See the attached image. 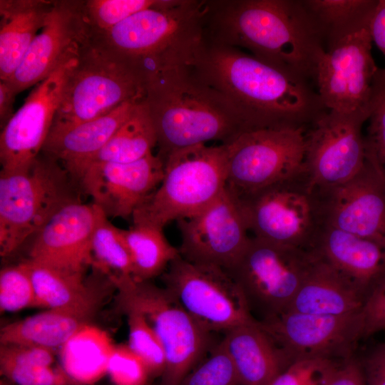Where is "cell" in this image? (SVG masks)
<instances>
[{"label": "cell", "instance_id": "6da1fadb", "mask_svg": "<svg viewBox=\"0 0 385 385\" xmlns=\"http://www.w3.org/2000/svg\"><path fill=\"white\" fill-rule=\"evenodd\" d=\"M204 38L311 82L326 51L302 0H206Z\"/></svg>", "mask_w": 385, "mask_h": 385}, {"label": "cell", "instance_id": "7a4b0ae2", "mask_svg": "<svg viewBox=\"0 0 385 385\" xmlns=\"http://www.w3.org/2000/svg\"><path fill=\"white\" fill-rule=\"evenodd\" d=\"M191 66L235 105L247 131L308 129L327 111L311 81L291 76L235 47L204 38Z\"/></svg>", "mask_w": 385, "mask_h": 385}, {"label": "cell", "instance_id": "3957f363", "mask_svg": "<svg viewBox=\"0 0 385 385\" xmlns=\"http://www.w3.org/2000/svg\"><path fill=\"white\" fill-rule=\"evenodd\" d=\"M143 101L163 163L178 150L210 141L228 144L247 131L235 105L192 66L148 76Z\"/></svg>", "mask_w": 385, "mask_h": 385}, {"label": "cell", "instance_id": "277c9868", "mask_svg": "<svg viewBox=\"0 0 385 385\" xmlns=\"http://www.w3.org/2000/svg\"><path fill=\"white\" fill-rule=\"evenodd\" d=\"M206 0H158L111 29L93 34L148 76L191 66L204 41Z\"/></svg>", "mask_w": 385, "mask_h": 385}, {"label": "cell", "instance_id": "5b68a950", "mask_svg": "<svg viewBox=\"0 0 385 385\" xmlns=\"http://www.w3.org/2000/svg\"><path fill=\"white\" fill-rule=\"evenodd\" d=\"M145 83V73L134 60L91 34L68 77L50 133L101 117L125 102L143 99Z\"/></svg>", "mask_w": 385, "mask_h": 385}, {"label": "cell", "instance_id": "8992f818", "mask_svg": "<svg viewBox=\"0 0 385 385\" xmlns=\"http://www.w3.org/2000/svg\"><path fill=\"white\" fill-rule=\"evenodd\" d=\"M227 165L225 144H200L173 152L164 161L160 184L135 210L133 224L163 230L202 210L225 190Z\"/></svg>", "mask_w": 385, "mask_h": 385}, {"label": "cell", "instance_id": "52a82bcc", "mask_svg": "<svg viewBox=\"0 0 385 385\" xmlns=\"http://www.w3.org/2000/svg\"><path fill=\"white\" fill-rule=\"evenodd\" d=\"M68 172L38 155L26 169L0 173V255L6 257L65 205L78 200Z\"/></svg>", "mask_w": 385, "mask_h": 385}, {"label": "cell", "instance_id": "ba28073f", "mask_svg": "<svg viewBox=\"0 0 385 385\" xmlns=\"http://www.w3.org/2000/svg\"><path fill=\"white\" fill-rule=\"evenodd\" d=\"M115 307L141 313L159 337L166 365L160 385H178L215 346L212 333L199 324L165 287L150 281L139 282L130 275H112Z\"/></svg>", "mask_w": 385, "mask_h": 385}, {"label": "cell", "instance_id": "9c48e42d", "mask_svg": "<svg viewBox=\"0 0 385 385\" xmlns=\"http://www.w3.org/2000/svg\"><path fill=\"white\" fill-rule=\"evenodd\" d=\"M314 259L311 250L251 237L226 270L240 287L258 321L287 312Z\"/></svg>", "mask_w": 385, "mask_h": 385}, {"label": "cell", "instance_id": "30bf717a", "mask_svg": "<svg viewBox=\"0 0 385 385\" xmlns=\"http://www.w3.org/2000/svg\"><path fill=\"white\" fill-rule=\"evenodd\" d=\"M235 197L254 237L310 250L322 219L317 190L305 171Z\"/></svg>", "mask_w": 385, "mask_h": 385}, {"label": "cell", "instance_id": "8fae6325", "mask_svg": "<svg viewBox=\"0 0 385 385\" xmlns=\"http://www.w3.org/2000/svg\"><path fill=\"white\" fill-rule=\"evenodd\" d=\"M303 128H262L240 134L227 148V190L247 195L304 171Z\"/></svg>", "mask_w": 385, "mask_h": 385}, {"label": "cell", "instance_id": "7c38bea8", "mask_svg": "<svg viewBox=\"0 0 385 385\" xmlns=\"http://www.w3.org/2000/svg\"><path fill=\"white\" fill-rule=\"evenodd\" d=\"M162 275L164 287L211 333L225 334L258 321L238 285L221 267L192 263L179 255Z\"/></svg>", "mask_w": 385, "mask_h": 385}, {"label": "cell", "instance_id": "4fadbf2b", "mask_svg": "<svg viewBox=\"0 0 385 385\" xmlns=\"http://www.w3.org/2000/svg\"><path fill=\"white\" fill-rule=\"evenodd\" d=\"M369 116V108L327 110L307 130L304 171L313 188L343 184L360 171L366 158L362 127Z\"/></svg>", "mask_w": 385, "mask_h": 385}, {"label": "cell", "instance_id": "5bb4252c", "mask_svg": "<svg viewBox=\"0 0 385 385\" xmlns=\"http://www.w3.org/2000/svg\"><path fill=\"white\" fill-rule=\"evenodd\" d=\"M366 140V158L347 182L316 188L322 224L374 240L385 247V169Z\"/></svg>", "mask_w": 385, "mask_h": 385}, {"label": "cell", "instance_id": "9a60e30c", "mask_svg": "<svg viewBox=\"0 0 385 385\" xmlns=\"http://www.w3.org/2000/svg\"><path fill=\"white\" fill-rule=\"evenodd\" d=\"M259 324L292 362L305 358L346 360L356 355L363 339L360 312L324 315L287 311Z\"/></svg>", "mask_w": 385, "mask_h": 385}, {"label": "cell", "instance_id": "2e32d148", "mask_svg": "<svg viewBox=\"0 0 385 385\" xmlns=\"http://www.w3.org/2000/svg\"><path fill=\"white\" fill-rule=\"evenodd\" d=\"M369 26L338 41L319 60L314 83L327 110L352 113L369 108L379 68L371 53Z\"/></svg>", "mask_w": 385, "mask_h": 385}, {"label": "cell", "instance_id": "e0dca14e", "mask_svg": "<svg viewBox=\"0 0 385 385\" xmlns=\"http://www.w3.org/2000/svg\"><path fill=\"white\" fill-rule=\"evenodd\" d=\"M180 232V255L195 264L229 270L250 237L236 197L225 188L198 212L177 221Z\"/></svg>", "mask_w": 385, "mask_h": 385}, {"label": "cell", "instance_id": "ac0fdd59", "mask_svg": "<svg viewBox=\"0 0 385 385\" xmlns=\"http://www.w3.org/2000/svg\"><path fill=\"white\" fill-rule=\"evenodd\" d=\"M78 56L36 84L22 106L1 129V172L26 169L41 153Z\"/></svg>", "mask_w": 385, "mask_h": 385}, {"label": "cell", "instance_id": "d6986e66", "mask_svg": "<svg viewBox=\"0 0 385 385\" xmlns=\"http://www.w3.org/2000/svg\"><path fill=\"white\" fill-rule=\"evenodd\" d=\"M91 35L83 0H54L43 28L6 81L16 94L38 84L77 56Z\"/></svg>", "mask_w": 385, "mask_h": 385}, {"label": "cell", "instance_id": "ffe728a7", "mask_svg": "<svg viewBox=\"0 0 385 385\" xmlns=\"http://www.w3.org/2000/svg\"><path fill=\"white\" fill-rule=\"evenodd\" d=\"M103 211L79 200L60 208L36 234L30 260L59 272L84 277L92 265L91 242Z\"/></svg>", "mask_w": 385, "mask_h": 385}, {"label": "cell", "instance_id": "44dd1931", "mask_svg": "<svg viewBox=\"0 0 385 385\" xmlns=\"http://www.w3.org/2000/svg\"><path fill=\"white\" fill-rule=\"evenodd\" d=\"M163 175V160L152 153L132 163H92L78 183L107 217L128 219L158 187Z\"/></svg>", "mask_w": 385, "mask_h": 385}, {"label": "cell", "instance_id": "7402d4cb", "mask_svg": "<svg viewBox=\"0 0 385 385\" xmlns=\"http://www.w3.org/2000/svg\"><path fill=\"white\" fill-rule=\"evenodd\" d=\"M309 250L350 280L365 299L385 272L384 246L329 225H322Z\"/></svg>", "mask_w": 385, "mask_h": 385}, {"label": "cell", "instance_id": "603a6c76", "mask_svg": "<svg viewBox=\"0 0 385 385\" xmlns=\"http://www.w3.org/2000/svg\"><path fill=\"white\" fill-rule=\"evenodd\" d=\"M143 99L125 102L101 117L63 130L51 132L42 148V154L57 160L73 181L78 183L92 158Z\"/></svg>", "mask_w": 385, "mask_h": 385}, {"label": "cell", "instance_id": "cb8c5ba5", "mask_svg": "<svg viewBox=\"0 0 385 385\" xmlns=\"http://www.w3.org/2000/svg\"><path fill=\"white\" fill-rule=\"evenodd\" d=\"M221 340L241 385H268L292 361L259 321L225 332Z\"/></svg>", "mask_w": 385, "mask_h": 385}, {"label": "cell", "instance_id": "d4e9b609", "mask_svg": "<svg viewBox=\"0 0 385 385\" xmlns=\"http://www.w3.org/2000/svg\"><path fill=\"white\" fill-rule=\"evenodd\" d=\"M106 297L74 307L47 309L4 325L0 331V344L34 345L54 350L60 348L82 327L91 324Z\"/></svg>", "mask_w": 385, "mask_h": 385}, {"label": "cell", "instance_id": "484cf974", "mask_svg": "<svg viewBox=\"0 0 385 385\" xmlns=\"http://www.w3.org/2000/svg\"><path fill=\"white\" fill-rule=\"evenodd\" d=\"M313 253V262L287 311L324 315H347L361 312L365 300L364 294Z\"/></svg>", "mask_w": 385, "mask_h": 385}, {"label": "cell", "instance_id": "4316f807", "mask_svg": "<svg viewBox=\"0 0 385 385\" xmlns=\"http://www.w3.org/2000/svg\"><path fill=\"white\" fill-rule=\"evenodd\" d=\"M53 0L0 1V80L7 81L43 28Z\"/></svg>", "mask_w": 385, "mask_h": 385}, {"label": "cell", "instance_id": "83f0119b", "mask_svg": "<svg viewBox=\"0 0 385 385\" xmlns=\"http://www.w3.org/2000/svg\"><path fill=\"white\" fill-rule=\"evenodd\" d=\"M110 335L88 324L59 349L61 368L77 383H89L107 371L115 347Z\"/></svg>", "mask_w": 385, "mask_h": 385}, {"label": "cell", "instance_id": "f1b7e54d", "mask_svg": "<svg viewBox=\"0 0 385 385\" xmlns=\"http://www.w3.org/2000/svg\"><path fill=\"white\" fill-rule=\"evenodd\" d=\"M54 353L34 345L1 344V375L14 385H71L63 369L53 366Z\"/></svg>", "mask_w": 385, "mask_h": 385}, {"label": "cell", "instance_id": "f546056e", "mask_svg": "<svg viewBox=\"0 0 385 385\" xmlns=\"http://www.w3.org/2000/svg\"><path fill=\"white\" fill-rule=\"evenodd\" d=\"M324 41L326 51L370 24L378 0H302Z\"/></svg>", "mask_w": 385, "mask_h": 385}, {"label": "cell", "instance_id": "4dcf8cb0", "mask_svg": "<svg viewBox=\"0 0 385 385\" xmlns=\"http://www.w3.org/2000/svg\"><path fill=\"white\" fill-rule=\"evenodd\" d=\"M155 145L156 131L143 99L88 165L96 162H135L152 153V149Z\"/></svg>", "mask_w": 385, "mask_h": 385}, {"label": "cell", "instance_id": "1f68e13d", "mask_svg": "<svg viewBox=\"0 0 385 385\" xmlns=\"http://www.w3.org/2000/svg\"><path fill=\"white\" fill-rule=\"evenodd\" d=\"M122 232L131 258V277L136 281H150L163 274L180 255L179 250L169 243L163 229L138 223L122 230Z\"/></svg>", "mask_w": 385, "mask_h": 385}, {"label": "cell", "instance_id": "d6a6232c", "mask_svg": "<svg viewBox=\"0 0 385 385\" xmlns=\"http://www.w3.org/2000/svg\"><path fill=\"white\" fill-rule=\"evenodd\" d=\"M92 266L115 275H132V262L122 229L111 224L103 213L92 235Z\"/></svg>", "mask_w": 385, "mask_h": 385}, {"label": "cell", "instance_id": "836d02e7", "mask_svg": "<svg viewBox=\"0 0 385 385\" xmlns=\"http://www.w3.org/2000/svg\"><path fill=\"white\" fill-rule=\"evenodd\" d=\"M117 311L127 317L130 349L143 361L150 374L161 376L166 365L165 352L150 323L137 310L127 308Z\"/></svg>", "mask_w": 385, "mask_h": 385}, {"label": "cell", "instance_id": "e575fe53", "mask_svg": "<svg viewBox=\"0 0 385 385\" xmlns=\"http://www.w3.org/2000/svg\"><path fill=\"white\" fill-rule=\"evenodd\" d=\"M158 0H83V9L92 34L105 32L132 14L150 8Z\"/></svg>", "mask_w": 385, "mask_h": 385}, {"label": "cell", "instance_id": "d590c367", "mask_svg": "<svg viewBox=\"0 0 385 385\" xmlns=\"http://www.w3.org/2000/svg\"><path fill=\"white\" fill-rule=\"evenodd\" d=\"M39 307L30 275L22 262L2 268L0 272V309L17 312Z\"/></svg>", "mask_w": 385, "mask_h": 385}, {"label": "cell", "instance_id": "8d00e7d4", "mask_svg": "<svg viewBox=\"0 0 385 385\" xmlns=\"http://www.w3.org/2000/svg\"><path fill=\"white\" fill-rule=\"evenodd\" d=\"M344 361L299 359L292 361L268 385H328Z\"/></svg>", "mask_w": 385, "mask_h": 385}, {"label": "cell", "instance_id": "74e56055", "mask_svg": "<svg viewBox=\"0 0 385 385\" xmlns=\"http://www.w3.org/2000/svg\"><path fill=\"white\" fill-rule=\"evenodd\" d=\"M178 385H241L233 362L222 341L210 356L190 371Z\"/></svg>", "mask_w": 385, "mask_h": 385}, {"label": "cell", "instance_id": "f35d334b", "mask_svg": "<svg viewBox=\"0 0 385 385\" xmlns=\"http://www.w3.org/2000/svg\"><path fill=\"white\" fill-rule=\"evenodd\" d=\"M366 140L385 169V68H379L371 87Z\"/></svg>", "mask_w": 385, "mask_h": 385}, {"label": "cell", "instance_id": "ab89813d", "mask_svg": "<svg viewBox=\"0 0 385 385\" xmlns=\"http://www.w3.org/2000/svg\"><path fill=\"white\" fill-rule=\"evenodd\" d=\"M107 371L116 385H144L149 371L128 344H115Z\"/></svg>", "mask_w": 385, "mask_h": 385}, {"label": "cell", "instance_id": "60d3db41", "mask_svg": "<svg viewBox=\"0 0 385 385\" xmlns=\"http://www.w3.org/2000/svg\"><path fill=\"white\" fill-rule=\"evenodd\" d=\"M360 313L363 339L385 329V272L367 294Z\"/></svg>", "mask_w": 385, "mask_h": 385}, {"label": "cell", "instance_id": "b9f144b4", "mask_svg": "<svg viewBox=\"0 0 385 385\" xmlns=\"http://www.w3.org/2000/svg\"><path fill=\"white\" fill-rule=\"evenodd\" d=\"M359 359L366 385H385V342L372 346Z\"/></svg>", "mask_w": 385, "mask_h": 385}, {"label": "cell", "instance_id": "7bdbcfd3", "mask_svg": "<svg viewBox=\"0 0 385 385\" xmlns=\"http://www.w3.org/2000/svg\"><path fill=\"white\" fill-rule=\"evenodd\" d=\"M328 385H366L359 356L344 361Z\"/></svg>", "mask_w": 385, "mask_h": 385}, {"label": "cell", "instance_id": "ee69618b", "mask_svg": "<svg viewBox=\"0 0 385 385\" xmlns=\"http://www.w3.org/2000/svg\"><path fill=\"white\" fill-rule=\"evenodd\" d=\"M369 29L372 41L385 57V0H378Z\"/></svg>", "mask_w": 385, "mask_h": 385}, {"label": "cell", "instance_id": "f6af8a7d", "mask_svg": "<svg viewBox=\"0 0 385 385\" xmlns=\"http://www.w3.org/2000/svg\"><path fill=\"white\" fill-rule=\"evenodd\" d=\"M16 93L6 81L0 80V124L2 129L14 115Z\"/></svg>", "mask_w": 385, "mask_h": 385}, {"label": "cell", "instance_id": "bcb514c9", "mask_svg": "<svg viewBox=\"0 0 385 385\" xmlns=\"http://www.w3.org/2000/svg\"><path fill=\"white\" fill-rule=\"evenodd\" d=\"M0 385H14L13 383L9 381L5 378H3V379H1Z\"/></svg>", "mask_w": 385, "mask_h": 385}]
</instances>
